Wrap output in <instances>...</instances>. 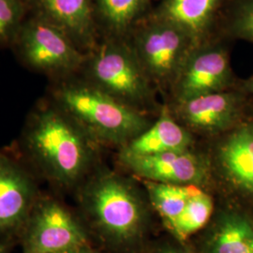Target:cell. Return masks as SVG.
Segmentation results:
<instances>
[{"label":"cell","instance_id":"1","mask_svg":"<svg viewBox=\"0 0 253 253\" xmlns=\"http://www.w3.org/2000/svg\"><path fill=\"white\" fill-rule=\"evenodd\" d=\"M90 139L73 118L46 109L37 115L27 128L25 147L49 180L70 187L81 179L90 165Z\"/></svg>","mask_w":253,"mask_h":253},{"label":"cell","instance_id":"2","mask_svg":"<svg viewBox=\"0 0 253 253\" xmlns=\"http://www.w3.org/2000/svg\"><path fill=\"white\" fill-rule=\"evenodd\" d=\"M57 98L66 114L100 142L125 145L147 127L142 116L100 89L70 85Z\"/></svg>","mask_w":253,"mask_h":253},{"label":"cell","instance_id":"3","mask_svg":"<svg viewBox=\"0 0 253 253\" xmlns=\"http://www.w3.org/2000/svg\"><path fill=\"white\" fill-rule=\"evenodd\" d=\"M83 205L102 233L118 241L138 235L145 221V209L134 188L124 178L104 172L87 184Z\"/></svg>","mask_w":253,"mask_h":253},{"label":"cell","instance_id":"4","mask_svg":"<svg viewBox=\"0 0 253 253\" xmlns=\"http://www.w3.org/2000/svg\"><path fill=\"white\" fill-rule=\"evenodd\" d=\"M24 230V253H62L86 244L81 225L51 198L37 200Z\"/></svg>","mask_w":253,"mask_h":253},{"label":"cell","instance_id":"5","mask_svg":"<svg viewBox=\"0 0 253 253\" xmlns=\"http://www.w3.org/2000/svg\"><path fill=\"white\" fill-rule=\"evenodd\" d=\"M119 160L129 171L151 182L198 186L208 178V163L203 157L190 150L150 156L120 154Z\"/></svg>","mask_w":253,"mask_h":253},{"label":"cell","instance_id":"6","mask_svg":"<svg viewBox=\"0 0 253 253\" xmlns=\"http://www.w3.org/2000/svg\"><path fill=\"white\" fill-rule=\"evenodd\" d=\"M36 202L35 184L27 170L0 152V234L24 228Z\"/></svg>","mask_w":253,"mask_h":253},{"label":"cell","instance_id":"7","mask_svg":"<svg viewBox=\"0 0 253 253\" xmlns=\"http://www.w3.org/2000/svg\"><path fill=\"white\" fill-rule=\"evenodd\" d=\"M218 172L231 189L253 200V124L236 126L216 151Z\"/></svg>","mask_w":253,"mask_h":253},{"label":"cell","instance_id":"8","mask_svg":"<svg viewBox=\"0 0 253 253\" xmlns=\"http://www.w3.org/2000/svg\"><path fill=\"white\" fill-rule=\"evenodd\" d=\"M22 49L27 62L43 71L69 70L82 59L61 31L43 23H36L27 28Z\"/></svg>","mask_w":253,"mask_h":253},{"label":"cell","instance_id":"9","mask_svg":"<svg viewBox=\"0 0 253 253\" xmlns=\"http://www.w3.org/2000/svg\"><path fill=\"white\" fill-rule=\"evenodd\" d=\"M92 73L103 91L114 98L136 101L145 97L146 84L142 74L122 52L102 49L93 62Z\"/></svg>","mask_w":253,"mask_h":253},{"label":"cell","instance_id":"10","mask_svg":"<svg viewBox=\"0 0 253 253\" xmlns=\"http://www.w3.org/2000/svg\"><path fill=\"white\" fill-rule=\"evenodd\" d=\"M229 78L226 54L210 51L195 56L182 73L178 83L181 102L210 93L220 92Z\"/></svg>","mask_w":253,"mask_h":253},{"label":"cell","instance_id":"11","mask_svg":"<svg viewBox=\"0 0 253 253\" xmlns=\"http://www.w3.org/2000/svg\"><path fill=\"white\" fill-rule=\"evenodd\" d=\"M180 115L189 126L214 133L233 124L237 115V100L233 94L210 93L182 101Z\"/></svg>","mask_w":253,"mask_h":253},{"label":"cell","instance_id":"12","mask_svg":"<svg viewBox=\"0 0 253 253\" xmlns=\"http://www.w3.org/2000/svg\"><path fill=\"white\" fill-rule=\"evenodd\" d=\"M186 38L183 31L169 23L151 27L145 32L141 50L154 75L164 78L174 71L185 51Z\"/></svg>","mask_w":253,"mask_h":253},{"label":"cell","instance_id":"13","mask_svg":"<svg viewBox=\"0 0 253 253\" xmlns=\"http://www.w3.org/2000/svg\"><path fill=\"white\" fill-rule=\"evenodd\" d=\"M192 138L168 113L163 112L152 126L128 141L120 154L129 156H150L157 154L190 150Z\"/></svg>","mask_w":253,"mask_h":253},{"label":"cell","instance_id":"14","mask_svg":"<svg viewBox=\"0 0 253 253\" xmlns=\"http://www.w3.org/2000/svg\"><path fill=\"white\" fill-rule=\"evenodd\" d=\"M220 0H168L163 7L166 22L187 37L197 38L208 27Z\"/></svg>","mask_w":253,"mask_h":253},{"label":"cell","instance_id":"15","mask_svg":"<svg viewBox=\"0 0 253 253\" xmlns=\"http://www.w3.org/2000/svg\"><path fill=\"white\" fill-rule=\"evenodd\" d=\"M48 17L57 27L79 38L91 31L92 18L88 0H40Z\"/></svg>","mask_w":253,"mask_h":253},{"label":"cell","instance_id":"16","mask_svg":"<svg viewBox=\"0 0 253 253\" xmlns=\"http://www.w3.org/2000/svg\"><path fill=\"white\" fill-rule=\"evenodd\" d=\"M212 253H253V224L231 213L220 220L212 242Z\"/></svg>","mask_w":253,"mask_h":253},{"label":"cell","instance_id":"17","mask_svg":"<svg viewBox=\"0 0 253 253\" xmlns=\"http://www.w3.org/2000/svg\"><path fill=\"white\" fill-rule=\"evenodd\" d=\"M146 187L154 207L171 229L198 186H179L147 181Z\"/></svg>","mask_w":253,"mask_h":253},{"label":"cell","instance_id":"18","mask_svg":"<svg viewBox=\"0 0 253 253\" xmlns=\"http://www.w3.org/2000/svg\"><path fill=\"white\" fill-rule=\"evenodd\" d=\"M212 212L211 197L196 187L171 230L179 239L184 240L205 226Z\"/></svg>","mask_w":253,"mask_h":253},{"label":"cell","instance_id":"19","mask_svg":"<svg viewBox=\"0 0 253 253\" xmlns=\"http://www.w3.org/2000/svg\"><path fill=\"white\" fill-rule=\"evenodd\" d=\"M100 9L113 27H126L134 18L143 0H99Z\"/></svg>","mask_w":253,"mask_h":253},{"label":"cell","instance_id":"20","mask_svg":"<svg viewBox=\"0 0 253 253\" xmlns=\"http://www.w3.org/2000/svg\"><path fill=\"white\" fill-rule=\"evenodd\" d=\"M21 16L22 7L17 0H0V43L14 33Z\"/></svg>","mask_w":253,"mask_h":253},{"label":"cell","instance_id":"21","mask_svg":"<svg viewBox=\"0 0 253 253\" xmlns=\"http://www.w3.org/2000/svg\"><path fill=\"white\" fill-rule=\"evenodd\" d=\"M239 29L245 36L253 40V0L249 2L242 12L239 19Z\"/></svg>","mask_w":253,"mask_h":253},{"label":"cell","instance_id":"22","mask_svg":"<svg viewBox=\"0 0 253 253\" xmlns=\"http://www.w3.org/2000/svg\"><path fill=\"white\" fill-rule=\"evenodd\" d=\"M62 253H93L89 252L88 250L85 249V247H83V248H79V249H76V250H72V251H69V252H65Z\"/></svg>","mask_w":253,"mask_h":253},{"label":"cell","instance_id":"23","mask_svg":"<svg viewBox=\"0 0 253 253\" xmlns=\"http://www.w3.org/2000/svg\"><path fill=\"white\" fill-rule=\"evenodd\" d=\"M163 253H178V252H175V251H166V252H164Z\"/></svg>","mask_w":253,"mask_h":253},{"label":"cell","instance_id":"24","mask_svg":"<svg viewBox=\"0 0 253 253\" xmlns=\"http://www.w3.org/2000/svg\"><path fill=\"white\" fill-rule=\"evenodd\" d=\"M250 88H251V90L253 91V80H252V82L250 83Z\"/></svg>","mask_w":253,"mask_h":253},{"label":"cell","instance_id":"25","mask_svg":"<svg viewBox=\"0 0 253 253\" xmlns=\"http://www.w3.org/2000/svg\"><path fill=\"white\" fill-rule=\"evenodd\" d=\"M0 253H5L4 248H3V247H1V246H0Z\"/></svg>","mask_w":253,"mask_h":253}]
</instances>
